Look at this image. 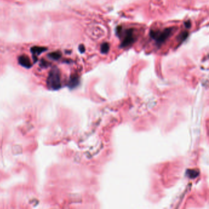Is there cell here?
I'll return each instance as SVG.
<instances>
[{"mask_svg":"<svg viewBox=\"0 0 209 209\" xmlns=\"http://www.w3.org/2000/svg\"><path fill=\"white\" fill-rule=\"evenodd\" d=\"M45 50V48L41 47H34L31 49V52L35 54H40L42 52Z\"/></svg>","mask_w":209,"mask_h":209,"instance_id":"5","label":"cell"},{"mask_svg":"<svg viewBox=\"0 0 209 209\" xmlns=\"http://www.w3.org/2000/svg\"><path fill=\"white\" fill-rule=\"evenodd\" d=\"M109 45L107 43H104L101 45V50L102 53H105L109 51Z\"/></svg>","mask_w":209,"mask_h":209,"instance_id":"6","label":"cell"},{"mask_svg":"<svg viewBox=\"0 0 209 209\" xmlns=\"http://www.w3.org/2000/svg\"><path fill=\"white\" fill-rule=\"evenodd\" d=\"M135 40V37L134 36L133 31L132 29H128L126 32V35L125 36L123 41L121 43L122 47H126L132 44Z\"/></svg>","mask_w":209,"mask_h":209,"instance_id":"3","label":"cell"},{"mask_svg":"<svg viewBox=\"0 0 209 209\" xmlns=\"http://www.w3.org/2000/svg\"><path fill=\"white\" fill-rule=\"evenodd\" d=\"M171 31H172V30H171V28H168V29H165L164 31H162L161 33H158L156 32V31H152L150 33V36L153 39H155L159 44H161V43L164 42V41L169 37V35H171Z\"/></svg>","mask_w":209,"mask_h":209,"instance_id":"2","label":"cell"},{"mask_svg":"<svg viewBox=\"0 0 209 209\" xmlns=\"http://www.w3.org/2000/svg\"><path fill=\"white\" fill-rule=\"evenodd\" d=\"M50 56L53 59L56 60V59L59 58L60 57V54L58 52H53V53H52L50 54Z\"/></svg>","mask_w":209,"mask_h":209,"instance_id":"7","label":"cell"},{"mask_svg":"<svg viewBox=\"0 0 209 209\" xmlns=\"http://www.w3.org/2000/svg\"><path fill=\"white\" fill-rule=\"evenodd\" d=\"M47 84L50 88L57 90L60 88V74L58 69L54 68L51 70L47 79Z\"/></svg>","mask_w":209,"mask_h":209,"instance_id":"1","label":"cell"},{"mask_svg":"<svg viewBox=\"0 0 209 209\" xmlns=\"http://www.w3.org/2000/svg\"><path fill=\"white\" fill-rule=\"evenodd\" d=\"M19 63L22 66L27 68H30L31 66L29 58L26 55H22L19 58Z\"/></svg>","mask_w":209,"mask_h":209,"instance_id":"4","label":"cell"},{"mask_svg":"<svg viewBox=\"0 0 209 209\" xmlns=\"http://www.w3.org/2000/svg\"><path fill=\"white\" fill-rule=\"evenodd\" d=\"M185 25H186V27H187V28H189V27H190V22H189V21L185 22Z\"/></svg>","mask_w":209,"mask_h":209,"instance_id":"8","label":"cell"}]
</instances>
